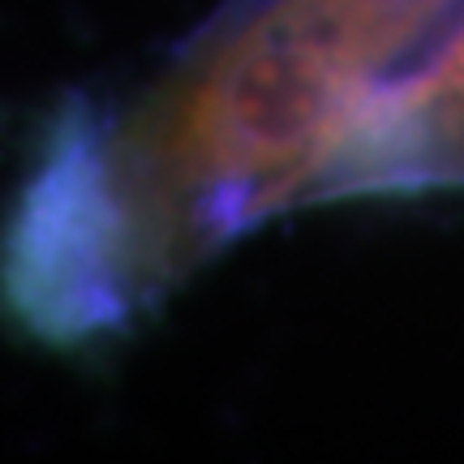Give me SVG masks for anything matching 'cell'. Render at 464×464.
<instances>
[{
    "label": "cell",
    "instance_id": "obj_1",
    "mask_svg": "<svg viewBox=\"0 0 464 464\" xmlns=\"http://www.w3.org/2000/svg\"><path fill=\"white\" fill-rule=\"evenodd\" d=\"M100 155L138 301L288 207L464 185V0H228Z\"/></svg>",
    "mask_w": 464,
    "mask_h": 464
},
{
    "label": "cell",
    "instance_id": "obj_2",
    "mask_svg": "<svg viewBox=\"0 0 464 464\" xmlns=\"http://www.w3.org/2000/svg\"><path fill=\"white\" fill-rule=\"evenodd\" d=\"M0 305L44 344H86L138 310L100 168V116L73 108L0 237Z\"/></svg>",
    "mask_w": 464,
    "mask_h": 464
}]
</instances>
